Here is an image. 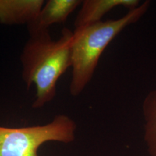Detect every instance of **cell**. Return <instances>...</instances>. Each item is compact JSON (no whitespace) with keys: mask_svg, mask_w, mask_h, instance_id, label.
<instances>
[{"mask_svg":"<svg viewBox=\"0 0 156 156\" xmlns=\"http://www.w3.org/2000/svg\"><path fill=\"white\" fill-rule=\"evenodd\" d=\"M73 34V31L64 28L58 41L51 38L48 30L29 34L20 62L27 88L32 85L36 87L34 108H43L56 96L58 79L72 65Z\"/></svg>","mask_w":156,"mask_h":156,"instance_id":"1","label":"cell"},{"mask_svg":"<svg viewBox=\"0 0 156 156\" xmlns=\"http://www.w3.org/2000/svg\"><path fill=\"white\" fill-rule=\"evenodd\" d=\"M150 5V1H145L119 19L101 20L73 31L71 95L81 94L92 79L101 54L108 44L126 27L139 20Z\"/></svg>","mask_w":156,"mask_h":156,"instance_id":"2","label":"cell"},{"mask_svg":"<svg viewBox=\"0 0 156 156\" xmlns=\"http://www.w3.org/2000/svg\"><path fill=\"white\" fill-rule=\"evenodd\" d=\"M76 129L75 121L64 114L57 115L52 122L43 125L0 126V156H38V148L46 142H73Z\"/></svg>","mask_w":156,"mask_h":156,"instance_id":"3","label":"cell"},{"mask_svg":"<svg viewBox=\"0 0 156 156\" xmlns=\"http://www.w3.org/2000/svg\"><path fill=\"white\" fill-rule=\"evenodd\" d=\"M80 0H48L45 2L38 16L27 25L29 34L48 30L51 25L63 23L82 5Z\"/></svg>","mask_w":156,"mask_h":156,"instance_id":"4","label":"cell"},{"mask_svg":"<svg viewBox=\"0 0 156 156\" xmlns=\"http://www.w3.org/2000/svg\"><path fill=\"white\" fill-rule=\"evenodd\" d=\"M44 3V0H0V23L28 25L36 18Z\"/></svg>","mask_w":156,"mask_h":156,"instance_id":"5","label":"cell"},{"mask_svg":"<svg viewBox=\"0 0 156 156\" xmlns=\"http://www.w3.org/2000/svg\"><path fill=\"white\" fill-rule=\"evenodd\" d=\"M138 0H85L76 17L75 30L83 28L101 21L102 17L116 7H123L132 10L140 5Z\"/></svg>","mask_w":156,"mask_h":156,"instance_id":"6","label":"cell"},{"mask_svg":"<svg viewBox=\"0 0 156 156\" xmlns=\"http://www.w3.org/2000/svg\"><path fill=\"white\" fill-rule=\"evenodd\" d=\"M144 124V138L148 153L156 156V89L146 95L142 103Z\"/></svg>","mask_w":156,"mask_h":156,"instance_id":"7","label":"cell"}]
</instances>
